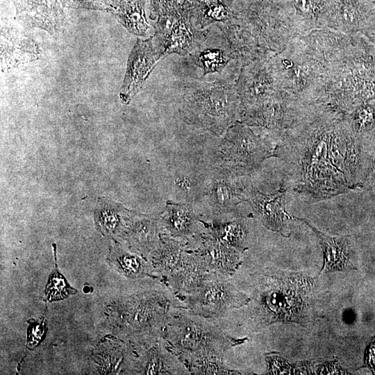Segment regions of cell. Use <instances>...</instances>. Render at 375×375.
<instances>
[{"instance_id":"9","label":"cell","mask_w":375,"mask_h":375,"mask_svg":"<svg viewBox=\"0 0 375 375\" xmlns=\"http://www.w3.org/2000/svg\"><path fill=\"white\" fill-rule=\"evenodd\" d=\"M153 38L165 56L176 53L186 56L208 35L209 27L199 29L193 24L190 11L172 8L158 12Z\"/></svg>"},{"instance_id":"26","label":"cell","mask_w":375,"mask_h":375,"mask_svg":"<svg viewBox=\"0 0 375 375\" xmlns=\"http://www.w3.org/2000/svg\"><path fill=\"white\" fill-rule=\"evenodd\" d=\"M144 374H189L184 365L178 357L160 346L150 349L145 358L142 369Z\"/></svg>"},{"instance_id":"35","label":"cell","mask_w":375,"mask_h":375,"mask_svg":"<svg viewBox=\"0 0 375 375\" xmlns=\"http://www.w3.org/2000/svg\"><path fill=\"white\" fill-rule=\"evenodd\" d=\"M365 360L366 365L375 374V340L371 342L367 347Z\"/></svg>"},{"instance_id":"18","label":"cell","mask_w":375,"mask_h":375,"mask_svg":"<svg viewBox=\"0 0 375 375\" xmlns=\"http://www.w3.org/2000/svg\"><path fill=\"white\" fill-rule=\"evenodd\" d=\"M290 17L298 35L328 27L330 0H276Z\"/></svg>"},{"instance_id":"10","label":"cell","mask_w":375,"mask_h":375,"mask_svg":"<svg viewBox=\"0 0 375 375\" xmlns=\"http://www.w3.org/2000/svg\"><path fill=\"white\" fill-rule=\"evenodd\" d=\"M236 85L240 103V118L283 90L271 71L268 58L242 64L237 77Z\"/></svg>"},{"instance_id":"17","label":"cell","mask_w":375,"mask_h":375,"mask_svg":"<svg viewBox=\"0 0 375 375\" xmlns=\"http://www.w3.org/2000/svg\"><path fill=\"white\" fill-rule=\"evenodd\" d=\"M211 272L200 256L187 249L181 263L164 281L181 301L198 290Z\"/></svg>"},{"instance_id":"29","label":"cell","mask_w":375,"mask_h":375,"mask_svg":"<svg viewBox=\"0 0 375 375\" xmlns=\"http://www.w3.org/2000/svg\"><path fill=\"white\" fill-rule=\"evenodd\" d=\"M115 265L118 271L131 278L150 276L149 267L142 258L124 251H118L115 256Z\"/></svg>"},{"instance_id":"12","label":"cell","mask_w":375,"mask_h":375,"mask_svg":"<svg viewBox=\"0 0 375 375\" xmlns=\"http://www.w3.org/2000/svg\"><path fill=\"white\" fill-rule=\"evenodd\" d=\"M164 57L153 38L138 40L128 59L120 93L124 103L129 102L138 92L156 64Z\"/></svg>"},{"instance_id":"34","label":"cell","mask_w":375,"mask_h":375,"mask_svg":"<svg viewBox=\"0 0 375 375\" xmlns=\"http://www.w3.org/2000/svg\"><path fill=\"white\" fill-rule=\"evenodd\" d=\"M358 34L364 37L375 47V13L365 28Z\"/></svg>"},{"instance_id":"23","label":"cell","mask_w":375,"mask_h":375,"mask_svg":"<svg viewBox=\"0 0 375 375\" xmlns=\"http://www.w3.org/2000/svg\"><path fill=\"white\" fill-rule=\"evenodd\" d=\"M112 12L131 32L144 35L149 28L145 12L146 0H109Z\"/></svg>"},{"instance_id":"20","label":"cell","mask_w":375,"mask_h":375,"mask_svg":"<svg viewBox=\"0 0 375 375\" xmlns=\"http://www.w3.org/2000/svg\"><path fill=\"white\" fill-rule=\"evenodd\" d=\"M294 218L308 225L320 241L324 253V264L319 274L324 271H344L354 269L349 260L351 244L349 236H329L314 227L308 220L294 216Z\"/></svg>"},{"instance_id":"32","label":"cell","mask_w":375,"mask_h":375,"mask_svg":"<svg viewBox=\"0 0 375 375\" xmlns=\"http://www.w3.org/2000/svg\"><path fill=\"white\" fill-rule=\"evenodd\" d=\"M62 6L75 8H88L111 12L109 0H60Z\"/></svg>"},{"instance_id":"24","label":"cell","mask_w":375,"mask_h":375,"mask_svg":"<svg viewBox=\"0 0 375 375\" xmlns=\"http://www.w3.org/2000/svg\"><path fill=\"white\" fill-rule=\"evenodd\" d=\"M1 36L2 63L8 67L37 57V47L29 39L10 31L6 33L4 30L1 32Z\"/></svg>"},{"instance_id":"11","label":"cell","mask_w":375,"mask_h":375,"mask_svg":"<svg viewBox=\"0 0 375 375\" xmlns=\"http://www.w3.org/2000/svg\"><path fill=\"white\" fill-rule=\"evenodd\" d=\"M248 176L219 168L206 188L212 209L219 213L226 212L239 203L247 202L253 186Z\"/></svg>"},{"instance_id":"4","label":"cell","mask_w":375,"mask_h":375,"mask_svg":"<svg viewBox=\"0 0 375 375\" xmlns=\"http://www.w3.org/2000/svg\"><path fill=\"white\" fill-rule=\"evenodd\" d=\"M179 112L188 124L222 135L240 119L236 81H192L184 85Z\"/></svg>"},{"instance_id":"31","label":"cell","mask_w":375,"mask_h":375,"mask_svg":"<svg viewBox=\"0 0 375 375\" xmlns=\"http://www.w3.org/2000/svg\"><path fill=\"white\" fill-rule=\"evenodd\" d=\"M131 237L140 246H149L156 235V224L150 220H142L133 225Z\"/></svg>"},{"instance_id":"6","label":"cell","mask_w":375,"mask_h":375,"mask_svg":"<svg viewBox=\"0 0 375 375\" xmlns=\"http://www.w3.org/2000/svg\"><path fill=\"white\" fill-rule=\"evenodd\" d=\"M237 121L223 134L218 150L219 168L249 175L265 160L276 157L279 139L271 133Z\"/></svg>"},{"instance_id":"22","label":"cell","mask_w":375,"mask_h":375,"mask_svg":"<svg viewBox=\"0 0 375 375\" xmlns=\"http://www.w3.org/2000/svg\"><path fill=\"white\" fill-rule=\"evenodd\" d=\"M187 240L163 235L154 253L156 268L165 279L182 261L187 250Z\"/></svg>"},{"instance_id":"8","label":"cell","mask_w":375,"mask_h":375,"mask_svg":"<svg viewBox=\"0 0 375 375\" xmlns=\"http://www.w3.org/2000/svg\"><path fill=\"white\" fill-rule=\"evenodd\" d=\"M251 298L238 290L226 276L211 272L201 285L181 301L190 314L205 319L224 316L228 311L247 305Z\"/></svg>"},{"instance_id":"25","label":"cell","mask_w":375,"mask_h":375,"mask_svg":"<svg viewBox=\"0 0 375 375\" xmlns=\"http://www.w3.org/2000/svg\"><path fill=\"white\" fill-rule=\"evenodd\" d=\"M189 374H242L230 369L223 360V355L214 353H180L176 356Z\"/></svg>"},{"instance_id":"30","label":"cell","mask_w":375,"mask_h":375,"mask_svg":"<svg viewBox=\"0 0 375 375\" xmlns=\"http://www.w3.org/2000/svg\"><path fill=\"white\" fill-rule=\"evenodd\" d=\"M44 292L47 300L52 301L67 298L77 291L69 285L66 278L56 267L49 276Z\"/></svg>"},{"instance_id":"3","label":"cell","mask_w":375,"mask_h":375,"mask_svg":"<svg viewBox=\"0 0 375 375\" xmlns=\"http://www.w3.org/2000/svg\"><path fill=\"white\" fill-rule=\"evenodd\" d=\"M217 24L241 65L269 58L298 35L286 9L275 0H256Z\"/></svg>"},{"instance_id":"36","label":"cell","mask_w":375,"mask_h":375,"mask_svg":"<svg viewBox=\"0 0 375 375\" xmlns=\"http://www.w3.org/2000/svg\"><path fill=\"white\" fill-rule=\"evenodd\" d=\"M176 187L183 192H188L192 188V181L186 176H178L175 180Z\"/></svg>"},{"instance_id":"21","label":"cell","mask_w":375,"mask_h":375,"mask_svg":"<svg viewBox=\"0 0 375 375\" xmlns=\"http://www.w3.org/2000/svg\"><path fill=\"white\" fill-rule=\"evenodd\" d=\"M163 225L169 235L188 240L198 232V215L189 203L168 201L162 215Z\"/></svg>"},{"instance_id":"5","label":"cell","mask_w":375,"mask_h":375,"mask_svg":"<svg viewBox=\"0 0 375 375\" xmlns=\"http://www.w3.org/2000/svg\"><path fill=\"white\" fill-rule=\"evenodd\" d=\"M268 62L282 90L306 105L314 104L324 83L325 66L308 51L300 35L269 57Z\"/></svg>"},{"instance_id":"27","label":"cell","mask_w":375,"mask_h":375,"mask_svg":"<svg viewBox=\"0 0 375 375\" xmlns=\"http://www.w3.org/2000/svg\"><path fill=\"white\" fill-rule=\"evenodd\" d=\"M208 231L210 232L224 244L237 249L240 252L247 249L246 226L243 220L229 222L206 223L200 220Z\"/></svg>"},{"instance_id":"1","label":"cell","mask_w":375,"mask_h":375,"mask_svg":"<svg viewBox=\"0 0 375 375\" xmlns=\"http://www.w3.org/2000/svg\"><path fill=\"white\" fill-rule=\"evenodd\" d=\"M363 147L347 116L310 105L301 121L280 136L281 188L310 203L360 188L367 169Z\"/></svg>"},{"instance_id":"15","label":"cell","mask_w":375,"mask_h":375,"mask_svg":"<svg viewBox=\"0 0 375 375\" xmlns=\"http://www.w3.org/2000/svg\"><path fill=\"white\" fill-rule=\"evenodd\" d=\"M286 192L280 188L275 193L267 194L253 186L247 202L266 228L288 237V224L294 217L290 216L285 208Z\"/></svg>"},{"instance_id":"16","label":"cell","mask_w":375,"mask_h":375,"mask_svg":"<svg viewBox=\"0 0 375 375\" xmlns=\"http://www.w3.org/2000/svg\"><path fill=\"white\" fill-rule=\"evenodd\" d=\"M17 17L30 26L55 35L63 28L64 11L58 0H14Z\"/></svg>"},{"instance_id":"19","label":"cell","mask_w":375,"mask_h":375,"mask_svg":"<svg viewBox=\"0 0 375 375\" xmlns=\"http://www.w3.org/2000/svg\"><path fill=\"white\" fill-rule=\"evenodd\" d=\"M200 237L199 247L192 251L203 259L210 271L225 276L233 275L241 265L240 252L209 231Z\"/></svg>"},{"instance_id":"7","label":"cell","mask_w":375,"mask_h":375,"mask_svg":"<svg viewBox=\"0 0 375 375\" xmlns=\"http://www.w3.org/2000/svg\"><path fill=\"white\" fill-rule=\"evenodd\" d=\"M204 319L188 312L172 315L162 333L167 349L176 356L180 353L224 355L225 351L247 340V338L230 336Z\"/></svg>"},{"instance_id":"28","label":"cell","mask_w":375,"mask_h":375,"mask_svg":"<svg viewBox=\"0 0 375 375\" xmlns=\"http://www.w3.org/2000/svg\"><path fill=\"white\" fill-rule=\"evenodd\" d=\"M369 101L357 106L348 116L354 132L364 138L375 128V106Z\"/></svg>"},{"instance_id":"13","label":"cell","mask_w":375,"mask_h":375,"mask_svg":"<svg viewBox=\"0 0 375 375\" xmlns=\"http://www.w3.org/2000/svg\"><path fill=\"white\" fill-rule=\"evenodd\" d=\"M214 31V24L209 27L207 37L188 55V61L201 69L202 77L220 73L228 63L235 60L228 42L219 26Z\"/></svg>"},{"instance_id":"14","label":"cell","mask_w":375,"mask_h":375,"mask_svg":"<svg viewBox=\"0 0 375 375\" xmlns=\"http://www.w3.org/2000/svg\"><path fill=\"white\" fill-rule=\"evenodd\" d=\"M375 13L367 0H330L328 28L347 35L360 32Z\"/></svg>"},{"instance_id":"2","label":"cell","mask_w":375,"mask_h":375,"mask_svg":"<svg viewBox=\"0 0 375 375\" xmlns=\"http://www.w3.org/2000/svg\"><path fill=\"white\" fill-rule=\"evenodd\" d=\"M324 66L325 78L313 105L347 117L375 100V47L361 35H349Z\"/></svg>"},{"instance_id":"33","label":"cell","mask_w":375,"mask_h":375,"mask_svg":"<svg viewBox=\"0 0 375 375\" xmlns=\"http://www.w3.org/2000/svg\"><path fill=\"white\" fill-rule=\"evenodd\" d=\"M45 327L44 320L29 325L27 335V346L28 347L33 348L38 344L44 333Z\"/></svg>"}]
</instances>
